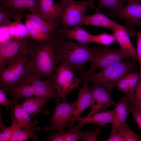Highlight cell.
Masks as SVG:
<instances>
[{"mask_svg": "<svg viewBox=\"0 0 141 141\" xmlns=\"http://www.w3.org/2000/svg\"><path fill=\"white\" fill-rule=\"evenodd\" d=\"M60 37L44 42H38L31 39L28 54L32 74L47 79L53 77L57 65L56 47Z\"/></svg>", "mask_w": 141, "mask_h": 141, "instance_id": "1", "label": "cell"}, {"mask_svg": "<svg viewBox=\"0 0 141 141\" xmlns=\"http://www.w3.org/2000/svg\"><path fill=\"white\" fill-rule=\"evenodd\" d=\"M94 50V47L74 43L63 36L58 39L57 43L55 55L57 64L63 63L73 71L80 70L86 63L91 62Z\"/></svg>", "mask_w": 141, "mask_h": 141, "instance_id": "2", "label": "cell"}, {"mask_svg": "<svg viewBox=\"0 0 141 141\" xmlns=\"http://www.w3.org/2000/svg\"><path fill=\"white\" fill-rule=\"evenodd\" d=\"M30 56L26 54L14 60L0 70V86L6 94L13 88L27 81L31 74Z\"/></svg>", "mask_w": 141, "mask_h": 141, "instance_id": "3", "label": "cell"}, {"mask_svg": "<svg viewBox=\"0 0 141 141\" xmlns=\"http://www.w3.org/2000/svg\"><path fill=\"white\" fill-rule=\"evenodd\" d=\"M131 63L122 61L101 68L98 72L82 77L83 81L97 83L103 86L110 93L119 80L133 68Z\"/></svg>", "mask_w": 141, "mask_h": 141, "instance_id": "4", "label": "cell"}, {"mask_svg": "<svg viewBox=\"0 0 141 141\" xmlns=\"http://www.w3.org/2000/svg\"><path fill=\"white\" fill-rule=\"evenodd\" d=\"M51 79L58 98L63 102L66 100L67 94L77 88L83 81L81 78H78L75 76L69 67L63 63L57 64L55 74Z\"/></svg>", "mask_w": 141, "mask_h": 141, "instance_id": "5", "label": "cell"}, {"mask_svg": "<svg viewBox=\"0 0 141 141\" xmlns=\"http://www.w3.org/2000/svg\"><path fill=\"white\" fill-rule=\"evenodd\" d=\"M63 3L61 16V26L62 28L64 29L79 26L89 7L96 9L93 2L90 0H68Z\"/></svg>", "mask_w": 141, "mask_h": 141, "instance_id": "6", "label": "cell"}, {"mask_svg": "<svg viewBox=\"0 0 141 141\" xmlns=\"http://www.w3.org/2000/svg\"><path fill=\"white\" fill-rule=\"evenodd\" d=\"M94 48V52L91 66L82 77L94 73L97 69L105 67L129 57L120 48L113 49L105 46Z\"/></svg>", "mask_w": 141, "mask_h": 141, "instance_id": "7", "label": "cell"}, {"mask_svg": "<svg viewBox=\"0 0 141 141\" xmlns=\"http://www.w3.org/2000/svg\"><path fill=\"white\" fill-rule=\"evenodd\" d=\"M31 38H23L11 37L0 44V70L17 58L28 54Z\"/></svg>", "mask_w": 141, "mask_h": 141, "instance_id": "8", "label": "cell"}, {"mask_svg": "<svg viewBox=\"0 0 141 141\" xmlns=\"http://www.w3.org/2000/svg\"><path fill=\"white\" fill-rule=\"evenodd\" d=\"M56 101V108L49 120L50 124L44 127L45 130L47 132L64 130L72 118L76 109L74 102L69 103L61 102L60 101Z\"/></svg>", "mask_w": 141, "mask_h": 141, "instance_id": "9", "label": "cell"}, {"mask_svg": "<svg viewBox=\"0 0 141 141\" xmlns=\"http://www.w3.org/2000/svg\"><path fill=\"white\" fill-rule=\"evenodd\" d=\"M127 2L125 6L117 10H110L106 14L124 20L126 28L137 27L141 29V2L138 0H130Z\"/></svg>", "mask_w": 141, "mask_h": 141, "instance_id": "10", "label": "cell"}, {"mask_svg": "<svg viewBox=\"0 0 141 141\" xmlns=\"http://www.w3.org/2000/svg\"><path fill=\"white\" fill-rule=\"evenodd\" d=\"M22 13L31 24L42 33L54 38L60 37L63 34L62 32L61 21H53L49 20L40 13H28L22 11Z\"/></svg>", "mask_w": 141, "mask_h": 141, "instance_id": "11", "label": "cell"}, {"mask_svg": "<svg viewBox=\"0 0 141 141\" xmlns=\"http://www.w3.org/2000/svg\"><path fill=\"white\" fill-rule=\"evenodd\" d=\"M89 85L92 100L91 110L86 116L89 117L102 110L108 109L111 105L116 104L113 100L109 93L103 86L97 83H92Z\"/></svg>", "mask_w": 141, "mask_h": 141, "instance_id": "12", "label": "cell"}, {"mask_svg": "<svg viewBox=\"0 0 141 141\" xmlns=\"http://www.w3.org/2000/svg\"><path fill=\"white\" fill-rule=\"evenodd\" d=\"M41 78L31 74L28 80L31 84L34 95L60 101L56 94L54 84L51 79L42 80Z\"/></svg>", "mask_w": 141, "mask_h": 141, "instance_id": "13", "label": "cell"}, {"mask_svg": "<svg viewBox=\"0 0 141 141\" xmlns=\"http://www.w3.org/2000/svg\"><path fill=\"white\" fill-rule=\"evenodd\" d=\"M89 83L84 81L83 86L80 89L77 100L74 102L76 109L72 118L68 123L67 126L73 125L77 118L80 117L83 112L87 108L91 107L92 96L89 88Z\"/></svg>", "mask_w": 141, "mask_h": 141, "instance_id": "14", "label": "cell"}, {"mask_svg": "<svg viewBox=\"0 0 141 141\" xmlns=\"http://www.w3.org/2000/svg\"><path fill=\"white\" fill-rule=\"evenodd\" d=\"M112 31L116 41L119 45L120 48L129 57L138 60L136 50L125 27L119 24Z\"/></svg>", "mask_w": 141, "mask_h": 141, "instance_id": "15", "label": "cell"}, {"mask_svg": "<svg viewBox=\"0 0 141 141\" xmlns=\"http://www.w3.org/2000/svg\"><path fill=\"white\" fill-rule=\"evenodd\" d=\"M39 13L46 19L52 21H61L63 3L53 0H38Z\"/></svg>", "mask_w": 141, "mask_h": 141, "instance_id": "16", "label": "cell"}, {"mask_svg": "<svg viewBox=\"0 0 141 141\" xmlns=\"http://www.w3.org/2000/svg\"><path fill=\"white\" fill-rule=\"evenodd\" d=\"M129 102V99L125 95L116 103L114 109V119L112 124V130L110 136L118 132L117 130L119 127L126 122V118L130 112Z\"/></svg>", "mask_w": 141, "mask_h": 141, "instance_id": "17", "label": "cell"}, {"mask_svg": "<svg viewBox=\"0 0 141 141\" xmlns=\"http://www.w3.org/2000/svg\"><path fill=\"white\" fill-rule=\"evenodd\" d=\"M114 109H108L96 113L89 117H80L76 119L80 127L88 123H93L100 126H104L108 123L111 124L114 117Z\"/></svg>", "mask_w": 141, "mask_h": 141, "instance_id": "18", "label": "cell"}, {"mask_svg": "<svg viewBox=\"0 0 141 141\" xmlns=\"http://www.w3.org/2000/svg\"><path fill=\"white\" fill-rule=\"evenodd\" d=\"M68 127L67 130L58 131L49 135L46 139L51 141H78L83 138L87 132L81 131L79 125H73Z\"/></svg>", "mask_w": 141, "mask_h": 141, "instance_id": "19", "label": "cell"}, {"mask_svg": "<svg viewBox=\"0 0 141 141\" xmlns=\"http://www.w3.org/2000/svg\"><path fill=\"white\" fill-rule=\"evenodd\" d=\"M119 24L100 12L91 15H85L79 26L93 25L104 27L112 30Z\"/></svg>", "mask_w": 141, "mask_h": 141, "instance_id": "20", "label": "cell"}, {"mask_svg": "<svg viewBox=\"0 0 141 141\" xmlns=\"http://www.w3.org/2000/svg\"><path fill=\"white\" fill-rule=\"evenodd\" d=\"M0 5L21 12L40 13L38 0H0Z\"/></svg>", "mask_w": 141, "mask_h": 141, "instance_id": "21", "label": "cell"}, {"mask_svg": "<svg viewBox=\"0 0 141 141\" xmlns=\"http://www.w3.org/2000/svg\"><path fill=\"white\" fill-rule=\"evenodd\" d=\"M49 99L41 96L32 97L25 98L24 100L20 103L19 105L31 118L41 112Z\"/></svg>", "mask_w": 141, "mask_h": 141, "instance_id": "22", "label": "cell"}, {"mask_svg": "<svg viewBox=\"0 0 141 141\" xmlns=\"http://www.w3.org/2000/svg\"><path fill=\"white\" fill-rule=\"evenodd\" d=\"M71 29L62 28L63 35L67 39L74 40L79 43L85 44L90 43L91 34L79 25L73 27Z\"/></svg>", "mask_w": 141, "mask_h": 141, "instance_id": "23", "label": "cell"}, {"mask_svg": "<svg viewBox=\"0 0 141 141\" xmlns=\"http://www.w3.org/2000/svg\"><path fill=\"white\" fill-rule=\"evenodd\" d=\"M38 124L24 126L22 128H21L15 132L9 141H25L30 139L36 140L37 136L35 134L36 133L41 130V129L38 126Z\"/></svg>", "mask_w": 141, "mask_h": 141, "instance_id": "24", "label": "cell"}, {"mask_svg": "<svg viewBox=\"0 0 141 141\" xmlns=\"http://www.w3.org/2000/svg\"><path fill=\"white\" fill-rule=\"evenodd\" d=\"M28 80L10 91L8 95L11 97L14 103L17 102L20 98L31 97L34 95L32 85Z\"/></svg>", "mask_w": 141, "mask_h": 141, "instance_id": "25", "label": "cell"}, {"mask_svg": "<svg viewBox=\"0 0 141 141\" xmlns=\"http://www.w3.org/2000/svg\"><path fill=\"white\" fill-rule=\"evenodd\" d=\"M7 27L11 37L23 38L30 37L26 26L21 22L20 19L16 20L10 22Z\"/></svg>", "mask_w": 141, "mask_h": 141, "instance_id": "26", "label": "cell"}, {"mask_svg": "<svg viewBox=\"0 0 141 141\" xmlns=\"http://www.w3.org/2000/svg\"><path fill=\"white\" fill-rule=\"evenodd\" d=\"M23 15L21 12L0 5V26L8 25L11 17L15 20L21 19Z\"/></svg>", "mask_w": 141, "mask_h": 141, "instance_id": "27", "label": "cell"}, {"mask_svg": "<svg viewBox=\"0 0 141 141\" xmlns=\"http://www.w3.org/2000/svg\"><path fill=\"white\" fill-rule=\"evenodd\" d=\"M95 0H93L94 1ZM98 6L96 9V12H100L104 9L110 10L119 9L123 7L124 3L130 0H97Z\"/></svg>", "mask_w": 141, "mask_h": 141, "instance_id": "28", "label": "cell"}, {"mask_svg": "<svg viewBox=\"0 0 141 141\" xmlns=\"http://www.w3.org/2000/svg\"><path fill=\"white\" fill-rule=\"evenodd\" d=\"M25 24L28 30L30 37L36 41L44 42L58 38H54L41 32L34 27L27 19H26L25 21Z\"/></svg>", "mask_w": 141, "mask_h": 141, "instance_id": "29", "label": "cell"}, {"mask_svg": "<svg viewBox=\"0 0 141 141\" xmlns=\"http://www.w3.org/2000/svg\"><path fill=\"white\" fill-rule=\"evenodd\" d=\"M128 98L130 105L137 110H141V79L134 90L125 95Z\"/></svg>", "mask_w": 141, "mask_h": 141, "instance_id": "30", "label": "cell"}, {"mask_svg": "<svg viewBox=\"0 0 141 141\" xmlns=\"http://www.w3.org/2000/svg\"><path fill=\"white\" fill-rule=\"evenodd\" d=\"M116 41L113 33H103L97 34H91L90 43H95L109 46Z\"/></svg>", "mask_w": 141, "mask_h": 141, "instance_id": "31", "label": "cell"}, {"mask_svg": "<svg viewBox=\"0 0 141 141\" xmlns=\"http://www.w3.org/2000/svg\"><path fill=\"white\" fill-rule=\"evenodd\" d=\"M117 132L121 134L124 141H141V138L132 130L126 122L119 127Z\"/></svg>", "mask_w": 141, "mask_h": 141, "instance_id": "32", "label": "cell"}, {"mask_svg": "<svg viewBox=\"0 0 141 141\" xmlns=\"http://www.w3.org/2000/svg\"><path fill=\"white\" fill-rule=\"evenodd\" d=\"M12 124L8 127H6L0 133V141H9L11 137L17 130L20 127L17 124L15 120L13 113H11Z\"/></svg>", "mask_w": 141, "mask_h": 141, "instance_id": "33", "label": "cell"}, {"mask_svg": "<svg viewBox=\"0 0 141 141\" xmlns=\"http://www.w3.org/2000/svg\"><path fill=\"white\" fill-rule=\"evenodd\" d=\"M14 119L18 125L21 128L25 125L24 116L21 107L17 102L14 103L13 107L12 108Z\"/></svg>", "mask_w": 141, "mask_h": 141, "instance_id": "34", "label": "cell"}, {"mask_svg": "<svg viewBox=\"0 0 141 141\" xmlns=\"http://www.w3.org/2000/svg\"><path fill=\"white\" fill-rule=\"evenodd\" d=\"M140 78L139 72L129 73V86L127 93L134 90L138 83Z\"/></svg>", "mask_w": 141, "mask_h": 141, "instance_id": "35", "label": "cell"}, {"mask_svg": "<svg viewBox=\"0 0 141 141\" xmlns=\"http://www.w3.org/2000/svg\"><path fill=\"white\" fill-rule=\"evenodd\" d=\"M125 74L118 81L116 86L117 90L126 94L129 86V73Z\"/></svg>", "mask_w": 141, "mask_h": 141, "instance_id": "36", "label": "cell"}, {"mask_svg": "<svg viewBox=\"0 0 141 141\" xmlns=\"http://www.w3.org/2000/svg\"><path fill=\"white\" fill-rule=\"evenodd\" d=\"M140 30V31H137L135 33L137 39V48L136 50L140 66L139 80L141 79V28Z\"/></svg>", "mask_w": 141, "mask_h": 141, "instance_id": "37", "label": "cell"}, {"mask_svg": "<svg viewBox=\"0 0 141 141\" xmlns=\"http://www.w3.org/2000/svg\"><path fill=\"white\" fill-rule=\"evenodd\" d=\"M6 93L2 89H0V104L7 108L12 107L14 104V102L9 100L7 97Z\"/></svg>", "mask_w": 141, "mask_h": 141, "instance_id": "38", "label": "cell"}, {"mask_svg": "<svg viewBox=\"0 0 141 141\" xmlns=\"http://www.w3.org/2000/svg\"><path fill=\"white\" fill-rule=\"evenodd\" d=\"M101 130L99 128H97L94 131L91 132L87 131L84 136L83 141H97V136L101 132Z\"/></svg>", "mask_w": 141, "mask_h": 141, "instance_id": "39", "label": "cell"}, {"mask_svg": "<svg viewBox=\"0 0 141 141\" xmlns=\"http://www.w3.org/2000/svg\"><path fill=\"white\" fill-rule=\"evenodd\" d=\"M129 107L130 112L133 116L135 122L141 130V111L134 109L130 105H129Z\"/></svg>", "mask_w": 141, "mask_h": 141, "instance_id": "40", "label": "cell"}, {"mask_svg": "<svg viewBox=\"0 0 141 141\" xmlns=\"http://www.w3.org/2000/svg\"><path fill=\"white\" fill-rule=\"evenodd\" d=\"M102 141H124L121 134L119 132H118L113 135L110 136L109 138L108 139Z\"/></svg>", "mask_w": 141, "mask_h": 141, "instance_id": "41", "label": "cell"}, {"mask_svg": "<svg viewBox=\"0 0 141 141\" xmlns=\"http://www.w3.org/2000/svg\"><path fill=\"white\" fill-rule=\"evenodd\" d=\"M63 3H64L68 0H60Z\"/></svg>", "mask_w": 141, "mask_h": 141, "instance_id": "42", "label": "cell"}, {"mask_svg": "<svg viewBox=\"0 0 141 141\" xmlns=\"http://www.w3.org/2000/svg\"><path fill=\"white\" fill-rule=\"evenodd\" d=\"M91 2H93V0H90Z\"/></svg>", "mask_w": 141, "mask_h": 141, "instance_id": "43", "label": "cell"}, {"mask_svg": "<svg viewBox=\"0 0 141 141\" xmlns=\"http://www.w3.org/2000/svg\"><path fill=\"white\" fill-rule=\"evenodd\" d=\"M139 0V1H140L141 2V0Z\"/></svg>", "mask_w": 141, "mask_h": 141, "instance_id": "44", "label": "cell"}, {"mask_svg": "<svg viewBox=\"0 0 141 141\" xmlns=\"http://www.w3.org/2000/svg\"><path fill=\"white\" fill-rule=\"evenodd\" d=\"M140 111H141V110H140Z\"/></svg>", "mask_w": 141, "mask_h": 141, "instance_id": "45", "label": "cell"}]
</instances>
